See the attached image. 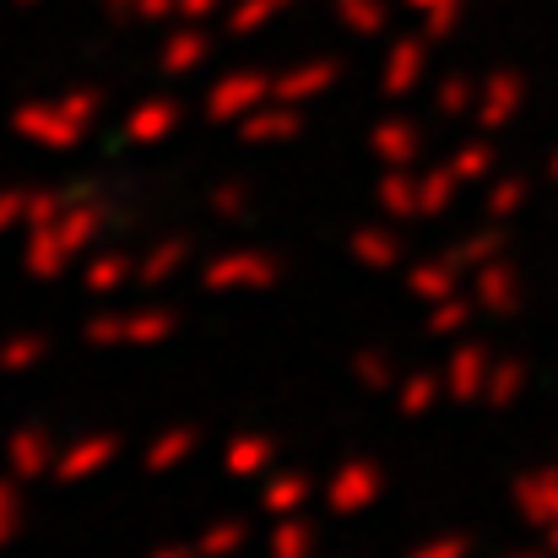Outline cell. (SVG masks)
<instances>
[{
	"mask_svg": "<svg viewBox=\"0 0 558 558\" xmlns=\"http://www.w3.org/2000/svg\"><path fill=\"white\" fill-rule=\"evenodd\" d=\"M353 374H359L369 390H385V385H390V359H385V353H359V359H353Z\"/></svg>",
	"mask_w": 558,
	"mask_h": 558,
	"instance_id": "cell-31",
	"label": "cell"
},
{
	"mask_svg": "<svg viewBox=\"0 0 558 558\" xmlns=\"http://www.w3.org/2000/svg\"><path fill=\"white\" fill-rule=\"evenodd\" d=\"M27 532V505H22V477H0V554Z\"/></svg>",
	"mask_w": 558,
	"mask_h": 558,
	"instance_id": "cell-21",
	"label": "cell"
},
{
	"mask_svg": "<svg viewBox=\"0 0 558 558\" xmlns=\"http://www.w3.org/2000/svg\"><path fill=\"white\" fill-rule=\"evenodd\" d=\"M461 98H466V87H461V82H450V87H445V109H461Z\"/></svg>",
	"mask_w": 558,
	"mask_h": 558,
	"instance_id": "cell-42",
	"label": "cell"
},
{
	"mask_svg": "<svg viewBox=\"0 0 558 558\" xmlns=\"http://www.w3.org/2000/svg\"><path fill=\"white\" fill-rule=\"evenodd\" d=\"M109 222H114V211H109L98 195H87V201H65V211H60V222H54V228H60L65 250L76 255V250H87V244H93V239H98Z\"/></svg>",
	"mask_w": 558,
	"mask_h": 558,
	"instance_id": "cell-10",
	"label": "cell"
},
{
	"mask_svg": "<svg viewBox=\"0 0 558 558\" xmlns=\"http://www.w3.org/2000/svg\"><path fill=\"white\" fill-rule=\"evenodd\" d=\"M348 16H353L359 27H374V11L364 5V0H348Z\"/></svg>",
	"mask_w": 558,
	"mask_h": 558,
	"instance_id": "cell-41",
	"label": "cell"
},
{
	"mask_svg": "<svg viewBox=\"0 0 558 558\" xmlns=\"http://www.w3.org/2000/svg\"><path fill=\"white\" fill-rule=\"evenodd\" d=\"M412 76H417V49L407 44V49H396V60H390V76H385V87H390V93H407V87H412Z\"/></svg>",
	"mask_w": 558,
	"mask_h": 558,
	"instance_id": "cell-32",
	"label": "cell"
},
{
	"mask_svg": "<svg viewBox=\"0 0 558 558\" xmlns=\"http://www.w3.org/2000/svg\"><path fill=\"white\" fill-rule=\"evenodd\" d=\"M260 16H266V0H250V5H244V11L233 16V33H250V27H255Z\"/></svg>",
	"mask_w": 558,
	"mask_h": 558,
	"instance_id": "cell-40",
	"label": "cell"
},
{
	"mask_svg": "<svg viewBox=\"0 0 558 558\" xmlns=\"http://www.w3.org/2000/svg\"><path fill=\"white\" fill-rule=\"evenodd\" d=\"M201 60H206V38H201V33H180V38H169V49H163V71H169V76H190Z\"/></svg>",
	"mask_w": 558,
	"mask_h": 558,
	"instance_id": "cell-25",
	"label": "cell"
},
{
	"mask_svg": "<svg viewBox=\"0 0 558 558\" xmlns=\"http://www.w3.org/2000/svg\"><path fill=\"white\" fill-rule=\"evenodd\" d=\"M114 456H120V434H82V439H71V445L60 450V461H54L49 477H60V483H87V477H98Z\"/></svg>",
	"mask_w": 558,
	"mask_h": 558,
	"instance_id": "cell-7",
	"label": "cell"
},
{
	"mask_svg": "<svg viewBox=\"0 0 558 558\" xmlns=\"http://www.w3.org/2000/svg\"><path fill=\"white\" fill-rule=\"evenodd\" d=\"M60 109H65L76 125H93V120H98V109H104V98H98L93 87H82V93H65V98H60Z\"/></svg>",
	"mask_w": 558,
	"mask_h": 558,
	"instance_id": "cell-30",
	"label": "cell"
},
{
	"mask_svg": "<svg viewBox=\"0 0 558 558\" xmlns=\"http://www.w3.org/2000/svg\"><path fill=\"white\" fill-rule=\"evenodd\" d=\"M266 548H271V558H310L315 554V526L304 515H277Z\"/></svg>",
	"mask_w": 558,
	"mask_h": 558,
	"instance_id": "cell-20",
	"label": "cell"
},
{
	"mask_svg": "<svg viewBox=\"0 0 558 558\" xmlns=\"http://www.w3.org/2000/svg\"><path fill=\"white\" fill-rule=\"evenodd\" d=\"M483 169H488V153H483V147H466V153L456 158V174H466V180H477Z\"/></svg>",
	"mask_w": 558,
	"mask_h": 558,
	"instance_id": "cell-37",
	"label": "cell"
},
{
	"mask_svg": "<svg viewBox=\"0 0 558 558\" xmlns=\"http://www.w3.org/2000/svg\"><path fill=\"white\" fill-rule=\"evenodd\" d=\"M131 277H136V260H131L125 250H104V255H93V260H87V271H82V288L104 299V293H120Z\"/></svg>",
	"mask_w": 558,
	"mask_h": 558,
	"instance_id": "cell-16",
	"label": "cell"
},
{
	"mask_svg": "<svg viewBox=\"0 0 558 558\" xmlns=\"http://www.w3.org/2000/svg\"><path fill=\"white\" fill-rule=\"evenodd\" d=\"M185 260H190V239H163V244H153V250L136 260V282H142V288H163Z\"/></svg>",
	"mask_w": 558,
	"mask_h": 558,
	"instance_id": "cell-17",
	"label": "cell"
},
{
	"mask_svg": "<svg viewBox=\"0 0 558 558\" xmlns=\"http://www.w3.org/2000/svg\"><path fill=\"white\" fill-rule=\"evenodd\" d=\"M412 293H423V299H450V266H417V271H412Z\"/></svg>",
	"mask_w": 558,
	"mask_h": 558,
	"instance_id": "cell-29",
	"label": "cell"
},
{
	"mask_svg": "<svg viewBox=\"0 0 558 558\" xmlns=\"http://www.w3.org/2000/svg\"><path fill=\"white\" fill-rule=\"evenodd\" d=\"M428 401H434V374H412V379L401 385V412H412V417H417Z\"/></svg>",
	"mask_w": 558,
	"mask_h": 558,
	"instance_id": "cell-33",
	"label": "cell"
},
{
	"mask_svg": "<svg viewBox=\"0 0 558 558\" xmlns=\"http://www.w3.org/2000/svg\"><path fill=\"white\" fill-rule=\"evenodd\" d=\"M54 461H60V456H54V439H49L44 423H16V428H11V439H5V466H11V477H22V483L49 477Z\"/></svg>",
	"mask_w": 558,
	"mask_h": 558,
	"instance_id": "cell-5",
	"label": "cell"
},
{
	"mask_svg": "<svg viewBox=\"0 0 558 558\" xmlns=\"http://www.w3.org/2000/svg\"><path fill=\"white\" fill-rule=\"evenodd\" d=\"M417 201H423V211H445V201H450V174H428V180L417 185Z\"/></svg>",
	"mask_w": 558,
	"mask_h": 558,
	"instance_id": "cell-35",
	"label": "cell"
},
{
	"mask_svg": "<svg viewBox=\"0 0 558 558\" xmlns=\"http://www.w3.org/2000/svg\"><path fill=\"white\" fill-rule=\"evenodd\" d=\"M239 136H244V147H277V142H293V136H304V114H299V104H255L244 120H239Z\"/></svg>",
	"mask_w": 558,
	"mask_h": 558,
	"instance_id": "cell-6",
	"label": "cell"
},
{
	"mask_svg": "<svg viewBox=\"0 0 558 558\" xmlns=\"http://www.w3.org/2000/svg\"><path fill=\"white\" fill-rule=\"evenodd\" d=\"M337 82V65H299V71H282L277 82H271V98H282V104H304V98H320L326 87Z\"/></svg>",
	"mask_w": 558,
	"mask_h": 558,
	"instance_id": "cell-15",
	"label": "cell"
},
{
	"mask_svg": "<svg viewBox=\"0 0 558 558\" xmlns=\"http://www.w3.org/2000/svg\"><path fill=\"white\" fill-rule=\"evenodd\" d=\"M310 505V477L304 472H271L266 483H260V510L266 515H299Z\"/></svg>",
	"mask_w": 558,
	"mask_h": 558,
	"instance_id": "cell-14",
	"label": "cell"
},
{
	"mask_svg": "<svg viewBox=\"0 0 558 558\" xmlns=\"http://www.w3.org/2000/svg\"><path fill=\"white\" fill-rule=\"evenodd\" d=\"M71 250H65V239H60V228L49 222V228H27V255H22V266H27V277H38V282H60L65 271H71Z\"/></svg>",
	"mask_w": 558,
	"mask_h": 558,
	"instance_id": "cell-9",
	"label": "cell"
},
{
	"mask_svg": "<svg viewBox=\"0 0 558 558\" xmlns=\"http://www.w3.org/2000/svg\"><path fill=\"white\" fill-rule=\"evenodd\" d=\"M153 558H201V554H195V548H158Z\"/></svg>",
	"mask_w": 558,
	"mask_h": 558,
	"instance_id": "cell-43",
	"label": "cell"
},
{
	"mask_svg": "<svg viewBox=\"0 0 558 558\" xmlns=\"http://www.w3.org/2000/svg\"><path fill=\"white\" fill-rule=\"evenodd\" d=\"M483 293H488L494 310H505V304H510V277H505V271H488V277H483Z\"/></svg>",
	"mask_w": 558,
	"mask_h": 558,
	"instance_id": "cell-36",
	"label": "cell"
},
{
	"mask_svg": "<svg viewBox=\"0 0 558 558\" xmlns=\"http://www.w3.org/2000/svg\"><path fill=\"white\" fill-rule=\"evenodd\" d=\"M44 353H49V337H44V331H16V337H5V348H0V374L33 369Z\"/></svg>",
	"mask_w": 558,
	"mask_h": 558,
	"instance_id": "cell-22",
	"label": "cell"
},
{
	"mask_svg": "<svg viewBox=\"0 0 558 558\" xmlns=\"http://www.w3.org/2000/svg\"><path fill=\"white\" fill-rule=\"evenodd\" d=\"M174 125H180V104L174 98H153V104L131 109V120L120 125V136L131 147H158L163 136H174Z\"/></svg>",
	"mask_w": 558,
	"mask_h": 558,
	"instance_id": "cell-11",
	"label": "cell"
},
{
	"mask_svg": "<svg viewBox=\"0 0 558 558\" xmlns=\"http://www.w3.org/2000/svg\"><path fill=\"white\" fill-rule=\"evenodd\" d=\"M180 331L174 310H131V315H93L82 337L93 348H158Z\"/></svg>",
	"mask_w": 558,
	"mask_h": 558,
	"instance_id": "cell-2",
	"label": "cell"
},
{
	"mask_svg": "<svg viewBox=\"0 0 558 558\" xmlns=\"http://www.w3.org/2000/svg\"><path fill=\"white\" fill-rule=\"evenodd\" d=\"M206 206H211L222 222H239V217H250V185H244V180H222V185L206 195Z\"/></svg>",
	"mask_w": 558,
	"mask_h": 558,
	"instance_id": "cell-26",
	"label": "cell"
},
{
	"mask_svg": "<svg viewBox=\"0 0 558 558\" xmlns=\"http://www.w3.org/2000/svg\"><path fill=\"white\" fill-rule=\"evenodd\" d=\"M206 293H271L282 282V260L271 250H222L201 271Z\"/></svg>",
	"mask_w": 558,
	"mask_h": 558,
	"instance_id": "cell-1",
	"label": "cell"
},
{
	"mask_svg": "<svg viewBox=\"0 0 558 558\" xmlns=\"http://www.w3.org/2000/svg\"><path fill=\"white\" fill-rule=\"evenodd\" d=\"M353 255H359L364 266H379V271H385V266L401 260V239H396V233H379V228H359V233H353Z\"/></svg>",
	"mask_w": 558,
	"mask_h": 558,
	"instance_id": "cell-23",
	"label": "cell"
},
{
	"mask_svg": "<svg viewBox=\"0 0 558 558\" xmlns=\"http://www.w3.org/2000/svg\"><path fill=\"white\" fill-rule=\"evenodd\" d=\"M466 554V543L461 537H445V543H428V548H417L412 558H461Z\"/></svg>",
	"mask_w": 558,
	"mask_h": 558,
	"instance_id": "cell-38",
	"label": "cell"
},
{
	"mask_svg": "<svg viewBox=\"0 0 558 558\" xmlns=\"http://www.w3.org/2000/svg\"><path fill=\"white\" fill-rule=\"evenodd\" d=\"M477 385H483V353L466 348V353L450 364V390H456V396H472Z\"/></svg>",
	"mask_w": 558,
	"mask_h": 558,
	"instance_id": "cell-28",
	"label": "cell"
},
{
	"mask_svg": "<svg viewBox=\"0 0 558 558\" xmlns=\"http://www.w3.org/2000/svg\"><path fill=\"white\" fill-rule=\"evenodd\" d=\"M266 93H271V82H266L260 71H233V76H222V82L206 93V120H211V125H239Z\"/></svg>",
	"mask_w": 558,
	"mask_h": 558,
	"instance_id": "cell-4",
	"label": "cell"
},
{
	"mask_svg": "<svg viewBox=\"0 0 558 558\" xmlns=\"http://www.w3.org/2000/svg\"><path fill=\"white\" fill-rule=\"evenodd\" d=\"M379 206L390 211V217H412V211H423V201H417V185L401 174V169H390L385 180H379Z\"/></svg>",
	"mask_w": 558,
	"mask_h": 558,
	"instance_id": "cell-24",
	"label": "cell"
},
{
	"mask_svg": "<svg viewBox=\"0 0 558 558\" xmlns=\"http://www.w3.org/2000/svg\"><path fill=\"white\" fill-rule=\"evenodd\" d=\"M244 543H250V521L228 515V521H211V526L195 537V554L201 558H233V554H244Z\"/></svg>",
	"mask_w": 558,
	"mask_h": 558,
	"instance_id": "cell-19",
	"label": "cell"
},
{
	"mask_svg": "<svg viewBox=\"0 0 558 558\" xmlns=\"http://www.w3.org/2000/svg\"><path fill=\"white\" fill-rule=\"evenodd\" d=\"M195 445H201V428H195V423H174V428H163V434H158V439L147 445L142 466H147L153 477H163V472L185 466L190 456H195Z\"/></svg>",
	"mask_w": 558,
	"mask_h": 558,
	"instance_id": "cell-13",
	"label": "cell"
},
{
	"mask_svg": "<svg viewBox=\"0 0 558 558\" xmlns=\"http://www.w3.org/2000/svg\"><path fill=\"white\" fill-rule=\"evenodd\" d=\"M190 11H206V5H211V0H185Z\"/></svg>",
	"mask_w": 558,
	"mask_h": 558,
	"instance_id": "cell-44",
	"label": "cell"
},
{
	"mask_svg": "<svg viewBox=\"0 0 558 558\" xmlns=\"http://www.w3.org/2000/svg\"><path fill=\"white\" fill-rule=\"evenodd\" d=\"M271 466H277V439H266V434H233L228 450H222L228 477H260Z\"/></svg>",
	"mask_w": 558,
	"mask_h": 558,
	"instance_id": "cell-12",
	"label": "cell"
},
{
	"mask_svg": "<svg viewBox=\"0 0 558 558\" xmlns=\"http://www.w3.org/2000/svg\"><path fill=\"white\" fill-rule=\"evenodd\" d=\"M466 320V304H439V315H434V331H456Z\"/></svg>",
	"mask_w": 558,
	"mask_h": 558,
	"instance_id": "cell-39",
	"label": "cell"
},
{
	"mask_svg": "<svg viewBox=\"0 0 558 558\" xmlns=\"http://www.w3.org/2000/svg\"><path fill=\"white\" fill-rule=\"evenodd\" d=\"M11 131H16L22 142L44 147V153H71V147L87 136V125H76L60 104H22V109L11 114Z\"/></svg>",
	"mask_w": 558,
	"mask_h": 558,
	"instance_id": "cell-3",
	"label": "cell"
},
{
	"mask_svg": "<svg viewBox=\"0 0 558 558\" xmlns=\"http://www.w3.org/2000/svg\"><path fill=\"white\" fill-rule=\"evenodd\" d=\"M379 488H385V477H379L374 461H348V466H337V477L326 488V505L337 515H359V510H369L379 499Z\"/></svg>",
	"mask_w": 558,
	"mask_h": 558,
	"instance_id": "cell-8",
	"label": "cell"
},
{
	"mask_svg": "<svg viewBox=\"0 0 558 558\" xmlns=\"http://www.w3.org/2000/svg\"><path fill=\"white\" fill-rule=\"evenodd\" d=\"M374 153H379V163L407 169V163L417 158V131H412L407 120H379V131H374Z\"/></svg>",
	"mask_w": 558,
	"mask_h": 558,
	"instance_id": "cell-18",
	"label": "cell"
},
{
	"mask_svg": "<svg viewBox=\"0 0 558 558\" xmlns=\"http://www.w3.org/2000/svg\"><path fill=\"white\" fill-rule=\"evenodd\" d=\"M27 222V190H0V233Z\"/></svg>",
	"mask_w": 558,
	"mask_h": 558,
	"instance_id": "cell-34",
	"label": "cell"
},
{
	"mask_svg": "<svg viewBox=\"0 0 558 558\" xmlns=\"http://www.w3.org/2000/svg\"><path fill=\"white\" fill-rule=\"evenodd\" d=\"M65 211V190H27V228H49Z\"/></svg>",
	"mask_w": 558,
	"mask_h": 558,
	"instance_id": "cell-27",
	"label": "cell"
}]
</instances>
